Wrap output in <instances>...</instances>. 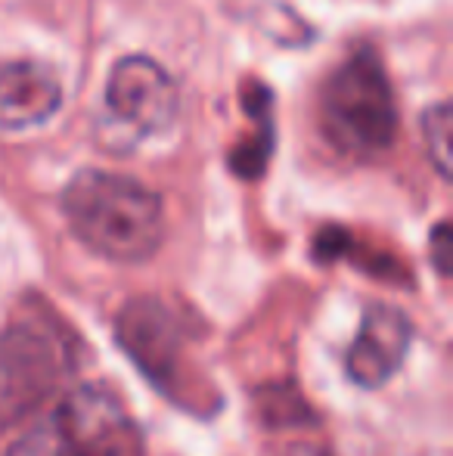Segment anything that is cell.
<instances>
[{"label": "cell", "mask_w": 453, "mask_h": 456, "mask_svg": "<svg viewBox=\"0 0 453 456\" xmlns=\"http://www.w3.org/2000/svg\"><path fill=\"white\" fill-rule=\"evenodd\" d=\"M62 215L81 246L115 265L150 261L165 242L162 196L112 171H78L62 190Z\"/></svg>", "instance_id": "obj_1"}, {"label": "cell", "mask_w": 453, "mask_h": 456, "mask_svg": "<svg viewBox=\"0 0 453 456\" xmlns=\"http://www.w3.org/2000/svg\"><path fill=\"white\" fill-rule=\"evenodd\" d=\"M320 127L344 156L373 159L398 137V102L382 60L357 50L329 75L320 94Z\"/></svg>", "instance_id": "obj_2"}, {"label": "cell", "mask_w": 453, "mask_h": 456, "mask_svg": "<svg viewBox=\"0 0 453 456\" xmlns=\"http://www.w3.org/2000/svg\"><path fill=\"white\" fill-rule=\"evenodd\" d=\"M6 456H143V438L115 391L81 385Z\"/></svg>", "instance_id": "obj_3"}, {"label": "cell", "mask_w": 453, "mask_h": 456, "mask_svg": "<svg viewBox=\"0 0 453 456\" xmlns=\"http://www.w3.org/2000/svg\"><path fill=\"white\" fill-rule=\"evenodd\" d=\"M75 370V342L50 323L22 320L0 332V422L44 403Z\"/></svg>", "instance_id": "obj_4"}, {"label": "cell", "mask_w": 453, "mask_h": 456, "mask_svg": "<svg viewBox=\"0 0 453 456\" xmlns=\"http://www.w3.org/2000/svg\"><path fill=\"white\" fill-rule=\"evenodd\" d=\"M115 336L140 372L174 397V385L181 382V351L187 345L181 314L171 311L162 298L140 295L121 307Z\"/></svg>", "instance_id": "obj_5"}, {"label": "cell", "mask_w": 453, "mask_h": 456, "mask_svg": "<svg viewBox=\"0 0 453 456\" xmlns=\"http://www.w3.org/2000/svg\"><path fill=\"white\" fill-rule=\"evenodd\" d=\"M106 109L137 137H150L174 125L181 91L162 62L150 56H125L115 62L106 81Z\"/></svg>", "instance_id": "obj_6"}, {"label": "cell", "mask_w": 453, "mask_h": 456, "mask_svg": "<svg viewBox=\"0 0 453 456\" xmlns=\"http://www.w3.org/2000/svg\"><path fill=\"white\" fill-rule=\"evenodd\" d=\"M410 320L392 305H373L363 314L357 338L351 342L344 370L348 379L360 388H379L400 370L410 348Z\"/></svg>", "instance_id": "obj_7"}, {"label": "cell", "mask_w": 453, "mask_h": 456, "mask_svg": "<svg viewBox=\"0 0 453 456\" xmlns=\"http://www.w3.org/2000/svg\"><path fill=\"white\" fill-rule=\"evenodd\" d=\"M62 87L41 62H6L0 66V134L41 127L60 112Z\"/></svg>", "instance_id": "obj_8"}, {"label": "cell", "mask_w": 453, "mask_h": 456, "mask_svg": "<svg viewBox=\"0 0 453 456\" xmlns=\"http://www.w3.org/2000/svg\"><path fill=\"white\" fill-rule=\"evenodd\" d=\"M425 150L441 177H450V102L441 100L423 115Z\"/></svg>", "instance_id": "obj_9"}, {"label": "cell", "mask_w": 453, "mask_h": 456, "mask_svg": "<svg viewBox=\"0 0 453 456\" xmlns=\"http://www.w3.org/2000/svg\"><path fill=\"white\" fill-rule=\"evenodd\" d=\"M450 255H453V242H450V227L448 221H441L432 230V258L441 276H450Z\"/></svg>", "instance_id": "obj_10"}]
</instances>
